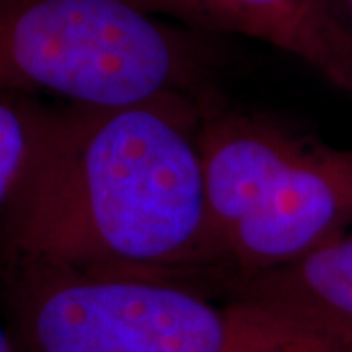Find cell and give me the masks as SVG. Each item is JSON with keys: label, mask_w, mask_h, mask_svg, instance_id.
Here are the masks:
<instances>
[{"label": "cell", "mask_w": 352, "mask_h": 352, "mask_svg": "<svg viewBox=\"0 0 352 352\" xmlns=\"http://www.w3.org/2000/svg\"><path fill=\"white\" fill-rule=\"evenodd\" d=\"M208 65L204 43L126 0H0V92L87 106L198 96Z\"/></svg>", "instance_id": "obj_4"}, {"label": "cell", "mask_w": 352, "mask_h": 352, "mask_svg": "<svg viewBox=\"0 0 352 352\" xmlns=\"http://www.w3.org/2000/svg\"><path fill=\"white\" fill-rule=\"evenodd\" d=\"M38 104L32 96L0 92V212L24 175L36 135Z\"/></svg>", "instance_id": "obj_7"}, {"label": "cell", "mask_w": 352, "mask_h": 352, "mask_svg": "<svg viewBox=\"0 0 352 352\" xmlns=\"http://www.w3.org/2000/svg\"><path fill=\"white\" fill-rule=\"evenodd\" d=\"M141 12L201 32L256 39L352 94V36L329 0H126Z\"/></svg>", "instance_id": "obj_5"}, {"label": "cell", "mask_w": 352, "mask_h": 352, "mask_svg": "<svg viewBox=\"0 0 352 352\" xmlns=\"http://www.w3.org/2000/svg\"><path fill=\"white\" fill-rule=\"evenodd\" d=\"M342 28L352 36V0H329Z\"/></svg>", "instance_id": "obj_8"}, {"label": "cell", "mask_w": 352, "mask_h": 352, "mask_svg": "<svg viewBox=\"0 0 352 352\" xmlns=\"http://www.w3.org/2000/svg\"><path fill=\"white\" fill-rule=\"evenodd\" d=\"M200 153L212 241L206 280L296 263L352 223V147L227 110L204 113Z\"/></svg>", "instance_id": "obj_3"}, {"label": "cell", "mask_w": 352, "mask_h": 352, "mask_svg": "<svg viewBox=\"0 0 352 352\" xmlns=\"http://www.w3.org/2000/svg\"><path fill=\"white\" fill-rule=\"evenodd\" d=\"M215 284L227 298L256 303L352 346V235L286 266Z\"/></svg>", "instance_id": "obj_6"}, {"label": "cell", "mask_w": 352, "mask_h": 352, "mask_svg": "<svg viewBox=\"0 0 352 352\" xmlns=\"http://www.w3.org/2000/svg\"><path fill=\"white\" fill-rule=\"evenodd\" d=\"M22 352H352L256 303L163 276L12 264Z\"/></svg>", "instance_id": "obj_2"}, {"label": "cell", "mask_w": 352, "mask_h": 352, "mask_svg": "<svg viewBox=\"0 0 352 352\" xmlns=\"http://www.w3.org/2000/svg\"><path fill=\"white\" fill-rule=\"evenodd\" d=\"M198 96L38 104L25 170L2 210L10 264L182 282L212 272Z\"/></svg>", "instance_id": "obj_1"}, {"label": "cell", "mask_w": 352, "mask_h": 352, "mask_svg": "<svg viewBox=\"0 0 352 352\" xmlns=\"http://www.w3.org/2000/svg\"><path fill=\"white\" fill-rule=\"evenodd\" d=\"M0 352H16L14 351V340L8 337V333L0 327Z\"/></svg>", "instance_id": "obj_9"}]
</instances>
